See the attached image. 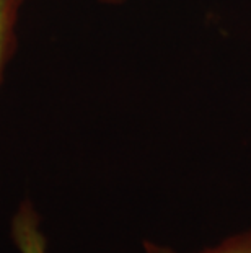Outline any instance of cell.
Masks as SVG:
<instances>
[{
	"mask_svg": "<svg viewBox=\"0 0 251 253\" xmlns=\"http://www.w3.org/2000/svg\"><path fill=\"white\" fill-rule=\"evenodd\" d=\"M12 240L20 253H47L41 216L30 199L20 203L12 219Z\"/></svg>",
	"mask_w": 251,
	"mask_h": 253,
	"instance_id": "6da1fadb",
	"label": "cell"
},
{
	"mask_svg": "<svg viewBox=\"0 0 251 253\" xmlns=\"http://www.w3.org/2000/svg\"><path fill=\"white\" fill-rule=\"evenodd\" d=\"M25 0H0V85L17 47V25Z\"/></svg>",
	"mask_w": 251,
	"mask_h": 253,
	"instance_id": "7a4b0ae2",
	"label": "cell"
},
{
	"mask_svg": "<svg viewBox=\"0 0 251 253\" xmlns=\"http://www.w3.org/2000/svg\"><path fill=\"white\" fill-rule=\"evenodd\" d=\"M142 250L143 253H181L172 247L157 244L152 240H142ZM193 253H251V230L228 235L218 244Z\"/></svg>",
	"mask_w": 251,
	"mask_h": 253,
	"instance_id": "3957f363",
	"label": "cell"
},
{
	"mask_svg": "<svg viewBox=\"0 0 251 253\" xmlns=\"http://www.w3.org/2000/svg\"><path fill=\"white\" fill-rule=\"evenodd\" d=\"M97 2L105 3V5H121V3L127 2V0H97Z\"/></svg>",
	"mask_w": 251,
	"mask_h": 253,
	"instance_id": "277c9868",
	"label": "cell"
}]
</instances>
